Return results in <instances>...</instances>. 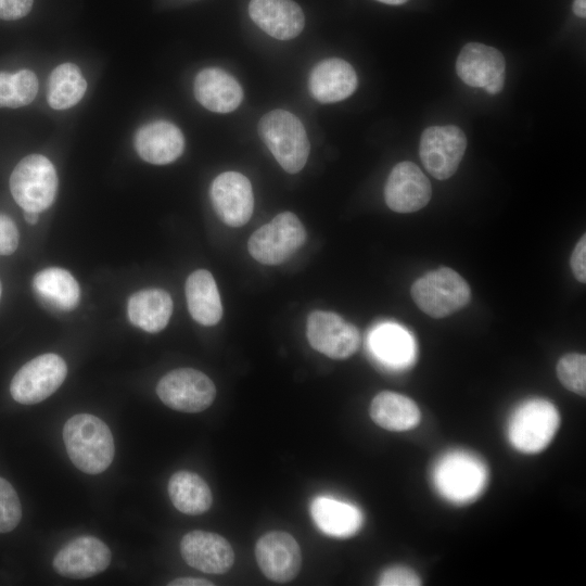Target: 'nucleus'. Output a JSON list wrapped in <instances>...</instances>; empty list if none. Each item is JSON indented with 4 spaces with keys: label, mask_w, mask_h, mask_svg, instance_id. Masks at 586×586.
<instances>
[{
    "label": "nucleus",
    "mask_w": 586,
    "mask_h": 586,
    "mask_svg": "<svg viewBox=\"0 0 586 586\" xmlns=\"http://www.w3.org/2000/svg\"><path fill=\"white\" fill-rule=\"evenodd\" d=\"M63 440L71 461L87 474H99L112 463L115 445L109 425L89 413L71 417L63 428Z\"/></svg>",
    "instance_id": "obj_1"
},
{
    "label": "nucleus",
    "mask_w": 586,
    "mask_h": 586,
    "mask_svg": "<svg viewBox=\"0 0 586 586\" xmlns=\"http://www.w3.org/2000/svg\"><path fill=\"white\" fill-rule=\"evenodd\" d=\"M487 479L484 461L476 455L460 449L442 455L432 470L436 492L456 505L475 500L483 493Z\"/></svg>",
    "instance_id": "obj_2"
},
{
    "label": "nucleus",
    "mask_w": 586,
    "mask_h": 586,
    "mask_svg": "<svg viewBox=\"0 0 586 586\" xmlns=\"http://www.w3.org/2000/svg\"><path fill=\"white\" fill-rule=\"evenodd\" d=\"M258 132L285 171L296 174L303 169L310 144L298 117L285 110H272L260 118Z\"/></svg>",
    "instance_id": "obj_3"
},
{
    "label": "nucleus",
    "mask_w": 586,
    "mask_h": 586,
    "mask_svg": "<svg viewBox=\"0 0 586 586\" xmlns=\"http://www.w3.org/2000/svg\"><path fill=\"white\" fill-rule=\"evenodd\" d=\"M560 416L548 400L527 399L512 411L508 420L507 434L512 447L524 454L545 449L553 438Z\"/></svg>",
    "instance_id": "obj_4"
},
{
    "label": "nucleus",
    "mask_w": 586,
    "mask_h": 586,
    "mask_svg": "<svg viewBox=\"0 0 586 586\" xmlns=\"http://www.w3.org/2000/svg\"><path fill=\"white\" fill-rule=\"evenodd\" d=\"M410 293L416 305L433 318L451 315L464 307L471 298L467 281L448 267H440L417 279Z\"/></svg>",
    "instance_id": "obj_5"
},
{
    "label": "nucleus",
    "mask_w": 586,
    "mask_h": 586,
    "mask_svg": "<svg viewBox=\"0 0 586 586\" xmlns=\"http://www.w3.org/2000/svg\"><path fill=\"white\" fill-rule=\"evenodd\" d=\"M14 201L24 211L40 213L49 208L58 192V175L53 164L41 154L21 160L10 176Z\"/></svg>",
    "instance_id": "obj_6"
},
{
    "label": "nucleus",
    "mask_w": 586,
    "mask_h": 586,
    "mask_svg": "<svg viewBox=\"0 0 586 586\" xmlns=\"http://www.w3.org/2000/svg\"><path fill=\"white\" fill-rule=\"evenodd\" d=\"M306 240V231L291 212H283L263 225L250 238L249 252L264 265H279L288 260Z\"/></svg>",
    "instance_id": "obj_7"
},
{
    "label": "nucleus",
    "mask_w": 586,
    "mask_h": 586,
    "mask_svg": "<svg viewBox=\"0 0 586 586\" xmlns=\"http://www.w3.org/2000/svg\"><path fill=\"white\" fill-rule=\"evenodd\" d=\"M66 374L67 366L61 356L52 353L37 356L15 373L10 384L11 395L23 405L40 403L62 385Z\"/></svg>",
    "instance_id": "obj_8"
},
{
    "label": "nucleus",
    "mask_w": 586,
    "mask_h": 586,
    "mask_svg": "<svg viewBox=\"0 0 586 586\" xmlns=\"http://www.w3.org/2000/svg\"><path fill=\"white\" fill-rule=\"evenodd\" d=\"M156 394L169 408L195 413L212 405L216 396V387L202 371L179 368L169 371L158 381Z\"/></svg>",
    "instance_id": "obj_9"
},
{
    "label": "nucleus",
    "mask_w": 586,
    "mask_h": 586,
    "mask_svg": "<svg viewBox=\"0 0 586 586\" xmlns=\"http://www.w3.org/2000/svg\"><path fill=\"white\" fill-rule=\"evenodd\" d=\"M467 149L464 132L455 125L431 126L423 130L419 155L424 168L438 180L450 178Z\"/></svg>",
    "instance_id": "obj_10"
},
{
    "label": "nucleus",
    "mask_w": 586,
    "mask_h": 586,
    "mask_svg": "<svg viewBox=\"0 0 586 586\" xmlns=\"http://www.w3.org/2000/svg\"><path fill=\"white\" fill-rule=\"evenodd\" d=\"M306 335L314 349L332 359L348 358L360 345L357 328L332 311L310 313L306 322Z\"/></svg>",
    "instance_id": "obj_11"
},
{
    "label": "nucleus",
    "mask_w": 586,
    "mask_h": 586,
    "mask_svg": "<svg viewBox=\"0 0 586 586\" xmlns=\"http://www.w3.org/2000/svg\"><path fill=\"white\" fill-rule=\"evenodd\" d=\"M213 207L220 220L230 227L245 225L254 209L250 180L238 171L218 175L209 189Z\"/></svg>",
    "instance_id": "obj_12"
},
{
    "label": "nucleus",
    "mask_w": 586,
    "mask_h": 586,
    "mask_svg": "<svg viewBox=\"0 0 586 586\" xmlns=\"http://www.w3.org/2000/svg\"><path fill=\"white\" fill-rule=\"evenodd\" d=\"M255 557L264 575L279 583L295 578L302 565L298 543L282 531H271L260 536L256 542Z\"/></svg>",
    "instance_id": "obj_13"
},
{
    "label": "nucleus",
    "mask_w": 586,
    "mask_h": 586,
    "mask_svg": "<svg viewBox=\"0 0 586 586\" xmlns=\"http://www.w3.org/2000/svg\"><path fill=\"white\" fill-rule=\"evenodd\" d=\"M111 563L109 547L94 536H79L64 545L53 559L58 574L84 579L97 575Z\"/></svg>",
    "instance_id": "obj_14"
},
{
    "label": "nucleus",
    "mask_w": 586,
    "mask_h": 586,
    "mask_svg": "<svg viewBox=\"0 0 586 586\" xmlns=\"http://www.w3.org/2000/svg\"><path fill=\"white\" fill-rule=\"evenodd\" d=\"M431 196V183L415 163L404 161L393 167L384 188L385 203L392 211L417 212L429 203Z\"/></svg>",
    "instance_id": "obj_15"
},
{
    "label": "nucleus",
    "mask_w": 586,
    "mask_h": 586,
    "mask_svg": "<svg viewBox=\"0 0 586 586\" xmlns=\"http://www.w3.org/2000/svg\"><path fill=\"white\" fill-rule=\"evenodd\" d=\"M180 552L190 566L208 574L226 573L234 562L233 549L225 537L201 530L182 537Z\"/></svg>",
    "instance_id": "obj_16"
},
{
    "label": "nucleus",
    "mask_w": 586,
    "mask_h": 586,
    "mask_svg": "<svg viewBox=\"0 0 586 586\" xmlns=\"http://www.w3.org/2000/svg\"><path fill=\"white\" fill-rule=\"evenodd\" d=\"M135 149L143 161L154 165H166L182 154L184 137L175 124L157 119L137 130Z\"/></svg>",
    "instance_id": "obj_17"
},
{
    "label": "nucleus",
    "mask_w": 586,
    "mask_h": 586,
    "mask_svg": "<svg viewBox=\"0 0 586 586\" xmlns=\"http://www.w3.org/2000/svg\"><path fill=\"white\" fill-rule=\"evenodd\" d=\"M249 15L262 30L279 40L295 38L305 25L304 13L293 0H251Z\"/></svg>",
    "instance_id": "obj_18"
},
{
    "label": "nucleus",
    "mask_w": 586,
    "mask_h": 586,
    "mask_svg": "<svg viewBox=\"0 0 586 586\" xmlns=\"http://www.w3.org/2000/svg\"><path fill=\"white\" fill-rule=\"evenodd\" d=\"M358 79L353 66L339 58L322 60L311 69L308 89L320 103H334L354 93Z\"/></svg>",
    "instance_id": "obj_19"
},
{
    "label": "nucleus",
    "mask_w": 586,
    "mask_h": 586,
    "mask_svg": "<svg viewBox=\"0 0 586 586\" xmlns=\"http://www.w3.org/2000/svg\"><path fill=\"white\" fill-rule=\"evenodd\" d=\"M198 102L215 113H230L242 102L243 91L238 80L219 67L200 71L193 84Z\"/></svg>",
    "instance_id": "obj_20"
},
{
    "label": "nucleus",
    "mask_w": 586,
    "mask_h": 586,
    "mask_svg": "<svg viewBox=\"0 0 586 586\" xmlns=\"http://www.w3.org/2000/svg\"><path fill=\"white\" fill-rule=\"evenodd\" d=\"M505 58L496 48L469 42L461 49L457 61L458 77L468 86L485 88L495 79L505 76Z\"/></svg>",
    "instance_id": "obj_21"
},
{
    "label": "nucleus",
    "mask_w": 586,
    "mask_h": 586,
    "mask_svg": "<svg viewBox=\"0 0 586 586\" xmlns=\"http://www.w3.org/2000/svg\"><path fill=\"white\" fill-rule=\"evenodd\" d=\"M373 357L384 367L400 370L416 359V343L410 333L395 323L375 327L369 336Z\"/></svg>",
    "instance_id": "obj_22"
},
{
    "label": "nucleus",
    "mask_w": 586,
    "mask_h": 586,
    "mask_svg": "<svg viewBox=\"0 0 586 586\" xmlns=\"http://www.w3.org/2000/svg\"><path fill=\"white\" fill-rule=\"evenodd\" d=\"M173 314V301L163 289H144L133 293L127 304L130 322L149 333L162 331Z\"/></svg>",
    "instance_id": "obj_23"
},
{
    "label": "nucleus",
    "mask_w": 586,
    "mask_h": 586,
    "mask_svg": "<svg viewBox=\"0 0 586 586\" xmlns=\"http://www.w3.org/2000/svg\"><path fill=\"white\" fill-rule=\"evenodd\" d=\"M310 514L321 532L339 538L355 535L364 523L356 506L330 497H317L311 502Z\"/></svg>",
    "instance_id": "obj_24"
},
{
    "label": "nucleus",
    "mask_w": 586,
    "mask_h": 586,
    "mask_svg": "<svg viewBox=\"0 0 586 586\" xmlns=\"http://www.w3.org/2000/svg\"><path fill=\"white\" fill-rule=\"evenodd\" d=\"M186 298L191 317L203 326H215L222 317V305L214 277L198 269L186 281Z\"/></svg>",
    "instance_id": "obj_25"
},
{
    "label": "nucleus",
    "mask_w": 586,
    "mask_h": 586,
    "mask_svg": "<svg viewBox=\"0 0 586 586\" xmlns=\"http://www.w3.org/2000/svg\"><path fill=\"white\" fill-rule=\"evenodd\" d=\"M369 411L379 426L394 432L417 426L421 418L420 410L411 398L390 391L377 394Z\"/></svg>",
    "instance_id": "obj_26"
},
{
    "label": "nucleus",
    "mask_w": 586,
    "mask_h": 586,
    "mask_svg": "<svg viewBox=\"0 0 586 586\" xmlns=\"http://www.w3.org/2000/svg\"><path fill=\"white\" fill-rule=\"evenodd\" d=\"M33 288L43 302L59 310H72L80 301L78 282L63 268L50 267L37 272Z\"/></svg>",
    "instance_id": "obj_27"
},
{
    "label": "nucleus",
    "mask_w": 586,
    "mask_h": 586,
    "mask_svg": "<svg viewBox=\"0 0 586 586\" xmlns=\"http://www.w3.org/2000/svg\"><path fill=\"white\" fill-rule=\"evenodd\" d=\"M168 494L177 510L191 515L206 512L213 502L207 483L196 473L184 470L171 475Z\"/></svg>",
    "instance_id": "obj_28"
},
{
    "label": "nucleus",
    "mask_w": 586,
    "mask_h": 586,
    "mask_svg": "<svg viewBox=\"0 0 586 586\" xmlns=\"http://www.w3.org/2000/svg\"><path fill=\"white\" fill-rule=\"evenodd\" d=\"M87 81L76 64L63 63L54 67L48 81V103L53 110H67L85 95Z\"/></svg>",
    "instance_id": "obj_29"
},
{
    "label": "nucleus",
    "mask_w": 586,
    "mask_h": 586,
    "mask_svg": "<svg viewBox=\"0 0 586 586\" xmlns=\"http://www.w3.org/2000/svg\"><path fill=\"white\" fill-rule=\"evenodd\" d=\"M38 92V79L30 69L0 72V107L17 109L33 102Z\"/></svg>",
    "instance_id": "obj_30"
},
{
    "label": "nucleus",
    "mask_w": 586,
    "mask_h": 586,
    "mask_svg": "<svg viewBox=\"0 0 586 586\" xmlns=\"http://www.w3.org/2000/svg\"><path fill=\"white\" fill-rule=\"evenodd\" d=\"M557 375L564 387L581 396L586 394V357L571 353L560 358Z\"/></svg>",
    "instance_id": "obj_31"
},
{
    "label": "nucleus",
    "mask_w": 586,
    "mask_h": 586,
    "mask_svg": "<svg viewBox=\"0 0 586 586\" xmlns=\"http://www.w3.org/2000/svg\"><path fill=\"white\" fill-rule=\"evenodd\" d=\"M22 518L20 498L13 486L0 477V533L14 530Z\"/></svg>",
    "instance_id": "obj_32"
},
{
    "label": "nucleus",
    "mask_w": 586,
    "mask_h": 586,
    "mask_svg": "<svg viewBox=\"0 0 586 586\" xmlns=\"http://www.w3.org/2000/svg\"><path fill=\"white\" fill-rule=\"evenodd\" d=\"M378 584L382 586H417L421 585V579L409 568L393 566L381 574Z\"/></svg>",
    "instance_id": "obj_33"
},
{
    "label": "nucleus",
    "mask_w": 586,
    "mask_h": 586,
    "mask_svg": "<svg viewBox=\"0 0 586 586\" xmlns=\"http://www.w3.org/2000/svg\"><path fill=\"white\" fill-rule=\"evenodd\" d=\"M20 234L15 222L0 214V256L11 255L17 249Z\"/></svg>",
    "instance_id": "obj_34"
},
{
    "label": "nucleus",
    "mask_w": 586,
    "mask_h": 586,
    "mask_svg": "<svg viewBox=\"0 0 586 586\" xmlns=\"http://www.w3.org/2000/svg\"><path fill=\"white\" fill-rule=\"evenodd\" d=\"M34 0H0V20L15 21L26 16Z\"/></svg>",
    "instance_id": "obj_35"
},
{
    "label": "nucleus",
    "mask_w": 586,
    "mask_h": 586,
    "mask_svg": "<svg viewBox=\"0 0 586 586\" xmlns=\"http://www.w3.org/2000/svg\"><path fill=\"white\" fill-rule=\"evenodd\" d=\"M571 269L577 281L586 282V235L576 243L570 259Z\"/></svg>",
    "instance_id": "obj_36"
},
{
    "label": "nucleus",
    "mask_w": 586,
    "mask_h": 586,
    "mask_svg": "<svg viewBox=\"0 0 586 586\" xmlns=\"http://www.w3.org/2000/svg\"><path fill=\"white\" fill-rule=\"evenodd\" d=\"M170 586H213L214 584L200 577H179L168 583Z\"/></svg>",
    "instance_id": "obj_37"
},
{
    "label": "nucleus",
    "mask_w": 586,
    "mask_h": 586,
    "mask_svg": "<svg viewBox=\"0 0 586 586\" xmlns=\"http://www.w3.org/2000/svg\"><path fill=\"white\" fill-rule=\"evenodd\" d=\"M504 85L505 76L495 79L493 82L486 86L484 90L489 94H498L502 90Z\"/></svg>",
    "instance_id": "obj_38"
},
{
    "label": "nucleus",
    "mask_w": 586,
    "mask_h": 586,
    "mask_svg": "<svg viewBox=\"0 0 586 586\" xmlns=\"http://www.w3.org/2000/svg\"><path fill=\"white\" fill-rule=\"evenodd\" d=\"M572 9L576 16L586 17V0H574Z\"/></svg>",
    "instance_id": "obj_39"
},
{
    "label": "nucleus",
    "mask_w": 586,
    "mask_h": 586,
    "mask_svg": "<svg viewBox=\"0 0 586 586\" xmlns=\"http://www.w3.org/2000/svg\"><path fill=\"white\" fill-rule=\"evenodd\" d=\"M24 218L30 225H36L39 220V213L24 211Z\"/></svg>",
    "instance_id": "obj_40"
},
{
    "label": "nucleus",
    "mask_w": 586,
    "mask_h": 586,
    "mask_svg": "<svg viewBox=\"0 0 586 586\" xmlns=\"http://www.w3.org/2000/svg\"><path fill=\"white\" fill-rule=\"evenodd\" d=\"M377 1L385 3V4H391V5H399L407 2L408 0H377Z\"/></svg>",
    "instance_id": "obj_41"
},
{
    "label": "nucleus",
    "mask_w": 586,
    "mask_h": 586,
    "mask_svg": "<svg viewBox=\"0 0 586 586\" xmlns=\"http://www.w3.org/2000/svg\"><path fill=\"white\" fill-rule=\"evenodd\" d=\"M1 293H2V285H1V282H0V298H1Z\"/></svg>",
    "instance_id": "obj_42"
}]
</instances>
